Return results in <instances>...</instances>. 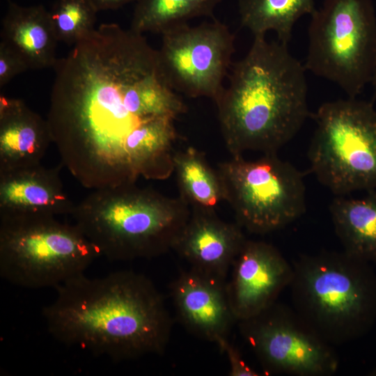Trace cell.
Instances as JSON below:
<instances>
[{
  "mask_svg": "<svg viewBox=\"0 0 376 376\" xmlns=\"http://www.w3.org/2000/svg\"><path fill=\"white\" fill-rule=\"evenodd\" d=\"M225 201L237 223L255 234H266L289 225L306 209L304 175L277 153L255 160L242 155L219 164Z\"/></svg>",
  "mask_w": 376,
  "mask_h": 376,
  "instance_id": "obj_9",
  "label": "cell"
},
{
  "mask_svg": "<svg viewBox=\"0 0 376 376\" xmlns=\"http://www.w3.org/2000/svg\"><path fill=\"white\" fill-rule=\"evenodd\" d=\"M370 375H372V376H376V368L373 370H372L370 374Z\"/></svg>",
  "mask_w": 376,
  "mask_h": 376,
  "instance_id": "obj_27",
  "label": "cell"
},
{
  "mask_svg": "<svg viewBox=\"0 0 376 376\" xmlns=\"http://www.w3.org/2000/svg\"><path fill=\"white\" fill-rule=\"evenodd\" d=\"M241 26L254 36L274 31L288 44L295 23L315 10V0H236Z\"/></svg>",
  "mask_w": 376,
  "mask_h": 376,
  "instance_id": "obj_20",
  "label": "cell"
},
{
  "mask_svg": "<svg viewBox=\"0 0 376 376\" xmlns=\"http://www.w3.org/2000/svg\"><path fill=\"white\" fill-rule=\"evenodd\" d=\"M190 214L180 196L170 198L135 183L94 189L71 215L100 255L124 261L173 249Z\"/></svg>",
  "mask_w": 376,
  "mask_h": 376,
  "instance_id": "obj_4",
  "label": "cell"
},
{
  "mask_svg": "<svg viewBox=\"0 0 376 376\" xmlns=\"http://www.w3.org/2000/svg\"><path fill=\"white\" fill-rule=\"evenodd\" d=\"M52 136L47 119L24 101L0 95V172L41 163Z\"/></svg>",
  "mask_w": 376,
  "mask_h": 376,
  "instance_id": "obj_16",
  "label": "cell"
},
{
  "mask_svg": "<svg viewBox=\"0 0 376 376\" xmlns=\"http://www.w3.org/2000/svg\"><path fill=\"white\" fill-rule=\"evenodd\" d=\"M157 50L163 75L173 90L214 102L225 88L233 63L235 36L224 23L185 24L163 33Z\"/></svg>",
  "mask_w": 376,
  "mask_h": 376,
  "instance_id": "obj_10",
  "label": "cell"
},
{
  "mask_svg": "<svg viewBox=\"0 0 376 376\" xmlns=\"http://www.w3.org/2000/svg\"><path fill=\"white\" fill-rule=\"evenodd\" d=\"M238 323L242 336L265 373L329 376L338 369V358L331 345L294 308L275 302Z\"/></svg>",
  "mask_w": 376,
  "mask_h": 376,
  "instance_id": "obj_11",
  "label": "cell"
},
{
  "mask_svg": "<svg viewBox=\"0 0 376 376\" xmlns=\"http://www.w3.org/2000/svg\"><path fill=\"white\" fill-rule=\"evenodd\" d=\"M306 70L288 44L253 36L233 63L228 84L215 102L231 157L246 151L277 153L300 130L308 111Z\"/></svg>",
  "mask_w": 376,
  "mask_h": 376,
  "instance_id": "obj_3",
  "label": "cell"
},
{
  "mask_svg": "<svg viewBox=\"0 0 376 376\" xmlns=\"http://www.w3.org/2000/svg\"><path fill=\"white\" fill-rule=\"evenodd\" d=\"M53 68L47 121L62 163L82 186L173 173L174 120L187 107L143 34L101 24Z\"/></svg>",
  "mask_w": 376,
  "mask_h": 376,
  "instance_id": "obj_1",
  "label": "cell"
},
{
  "mask_svg": "<svg viewBox=\"0 0 376 376\" xmlns=\"http://www.w3.org/2000/svg\"><path fill=\"white\" fill-rule=\"evenodd\" d=\"M246 240L242 227L223 221L214 209L191 207L173 249L191 268L226 280Z\"/></svg>",
  "mask_w": 376,
  "mask_h": 376,
  "instance_id": "obj_14",
  "label": "cell"
},
{
  "mask_svg": "<svg viewBox=\"0 0 376 376\" xmlns=\"http://www.w3.org/2000/svg\"><path fill=\"white\" fill-rule=\"evenodd\" d=\"M361 197L336 196L329 205L335 232L348 255L376 263V189Z\"/></svg>",
  "mask_w": 376,
  "mask_h": 376,
  "instance_id": "obj_18",
  "label": "cell"
},
{
  "mask_svg": "<svg viewBox=\"0 0 376 376\" xmlns=\"http://www.w3.org/2000/svg\"><path fill=\"white\" fill-rule=\"evenodd\" d=\"M57 168L40 164L0 172V217L72 214Z\"/></svg>",
  "mask_w": 376,
  "mask_h": 376,
  "instance_id": "obj_15",
  "label": "cell"
},
{
  "mask_svg": "<svg viewBox=\"0 0 376 376\" xmlns=\"http://www.w3.org/2000/svg\"><path fill=\"white\" fill-rule=\"evenodd\" d=\"M100 256L75 224L48 215L0 217V275L13 285L55 288Z\"/></svg>",
  "mask_w": 376,
  "mask_h": 376,
  "instance_id": "obj_6",
  "label": "cell"
},
{
  "mask_svg": "<svg viewBox=\"0 0 376 376\" xmlns=\"http://www.w3.org/2000/svg\"><path fill=\"white\" fill-rule=\"evenodd\" d=\"M170 291L178 318L188 331L214 343L228 337L237 320L226 280L191 267L172 282Z\"/></svg>",
  "mask_w": 376,
  "mask_h": 376,
  "instance_id": "obj_13",
  "label": "cell"
},
{
  "mask_svg": "<svg viewBox=\"0 0 376 376\" xmlns=\"http://www.w3.org/2000/svg\"><path fill=\"white\" fill-rule=\"evenodd\" d=\"M97 10H116L136 0H89Z\"/></svg>",
  "mask_w": 376,
  "mask_h": 376,
  "instance_id": "obj_25",
  "label": "cell"
},
{
  "mask_svg": "<svg viewBox=\"0 0 376 376\" xmlns=\"http://www.w3.org/2000/svg\"><path fill=\"white\" fill-rule=\"evenodd\" d=\"M222 1L136 0L130 29L141 34H162L196 17H214V10Z\"/></svg>",
  "mask_w": 376,
  "mask_h": 376,
  "instance_id": "obj_21",
  "label": "cell"
},
{
  "mask_svg": "<svg viewBox=\"0 0 376 376\" xmlns=\"http://www.w3.org/2000/svg\"><path fill=\"white\" fill-rule=\"evenodd\" d=\"M227 293L237 322L274 304L290 286L293 267L273 245L246 240L232 267Z\"/></svg>",
  "mask_w": 376,
  "mask_h": 376,
  "instance_id": "obj_12",
  "label": "cell"
},
{
  "mask_svg": "<svg viewBox=\"0 0 376 376\" xmlns=\"http://www.w3.org/2000/svg\"><path fill=\"white\" fill-rule=\"evenodd\" d=\"M173 173L179 196L191 207L214 209L225 201V191L218 169L208 163L204 153L194 147L175 152Z\"/></svg>",
  "mask_w": 376,
  "mask_h": 376,
  "instance_id": "obj_19",
  "label": "cell"
},
{
  "mask_svg": "<svg viewBox=\"0 0 376 376\" xmlns=\"http://www.w3.org/2000/svg\"><path fill=\"white\" fill-rule=\"evenodd\" d=\"M370 84L372 85L373 88H374V91L376 93V68L370 82Z\"/></svg>",
  "mask_w": 376,
  "mask_h": 376,
  "instance_id": "obj_26",
  "label": "cell"
},
{
  "mask_svg": "<svg viewBox=\"0 0 376 376\" xmlns=\"http://www.w3.org/2000/svg\"><path fill=\"white\" fill-rule=\"evenodd\" d=\"M219 350L226 354L229 363L230 376H258L260 374L249 366L244 360L238 349L227 338L217 343Z\"/></svg>",
  "mask_w": 376,
  "mask_h": 376,
  "instance_id": "obj_24",
  "label": "cell"
},
{
  "mask_svg": "<svg viewBox=\"0 0 376 376\" xmlns=\"http://www.w3.org/2000/svg\"><path fill=\"white\" fill-rule=\"evenodd\" d=\"M305 69L357 97L376 68L373 0H324L311 15Z\"/></svg>",
  "mask_w": 376,
  "mask_h": 376,
  "instance_id": "obj_8",
  "label": "cell"
},
{
  "mask_svg": "<svg viewBox=\"0 0 376 376\" xmlns=\"http://www.w3.org/2000/svg\"><path fill=\"white\" fill-rule=\"evenodd\" d=\"M55 290L42 316L58 342L115 361L165 350L171 318L162 295L143 274L123 270L89 278L82 274Z\"/></svg>",
  "mask_w": 376,
  "mask_h": 376,
  "instance_id": "obj_2",
  "label": "cell"
},
{
  "mask_svg": "<svg viewBox=\"0 0 376 376\" xmlns=\"http://www.w3.org/2000/svg\"><path fill=\"white\" fill-rule=\"evenodd\" d=\"M7 1L0 42L18 55L29 70L53 68L58 41L49 10L40 4L23 6Z\"/></svg>",
  "mask_w": 376,
  "mask_h": 376,
  "instance_id": "obj_17",
  "label": "cell"
},
{
  "mask_svg": "<svg viewBox=\"0 0 376 376\" xmlns=\"http://www.w3.org/2000/svg\"><path fill=\"white\" fill-rule=\"evenodd\" d=\"M308 157L311 170L336 196L376 189V109L348 97L322 104Z\"/></svg>",
  "mask_w": 376,
  "mask_h": 376,
  "instance_id": "obj_7",
  "label": "cell"
},
{
  "mask_svg": "<svg viewBox=\"0 0 376 376\" xmlns=\"http://www.w3.org/2000/svg\"><path fill=\"white\" fill-rule=\"evenodd\" d=\"M289 287L294 310L323 340L339 345L366 334L376 322V273L345 251L301 256Z\"/></svg>",
  "mask_w": 376,
  "mask_h": 376,
  "instance_id": "obj_5",
  "label": "cell"
},
{
  "mask_svg": "<svg viewBox=\"0 0 376 376\" xmlns=\"http://www.w3.org/2000/svg\"><path fill=\"white\" fill-rule=\"evenodd\" d=\"M97 12L89 0H56L49 13L58 41L74 45L88 36Z\"/></svg>",
  "mask_w": 376,
  "mask_h": 376,
  "instance_id": "obj_22",
  "label": "cell"
},
{
  "mask_svg": "<svg viewBox=\"0 0 376 376\" xmlns=\"http://www.w3.org/2000/svg\"><path fill=\"white\" fill-rule=\"evenodd\" d=\"M22 58L0 42V88H3L15 76L28 70Z\"/></svg>",
  "mask_w": 376,
  "mask_h": 376,
  "instance_id": "obj_23",
  "label": "cell"
}]
</instances>
